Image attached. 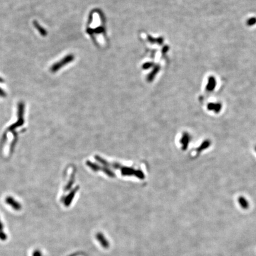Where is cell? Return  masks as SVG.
<instances>
[{
  "mask_svg": "<svg viewBox=\"0 0 256 256\" xmlns=\"http://www.w3.org/2000/svg\"><path fill=\"white\" fill-rule=\"evenodd\" d=\"M6 96V93L0 87V97H5Z\"/></svg>",
  "mask_w": 256,
  "mask_h": 256,
  "instance_id": "cell-8",
  "label": "cell"
},
{
  "mask_svg": "<svg viewBox=\"0 0 256 256\" xmlns=\"http://www.w3.org/2000/svg\"><path fill=\"white\" fill-rule=\"evenodd\" d=\"M7 238V236L6 233H4L3 231H0V240L2 241H5Z\"/></svg>",
  "mask_w": 256,
  "mask_h": 256,
  "instance_id": "cell-6",
  "label": "cell"
},
{
  "mask_svg": "<svg viewBox=\"0 0 256 256\" xmlns=\"http://www.w3.org/2000/svg\"><path fill=\"white\" fill-rule=\"evenodd\" d=\"M35 27L36 28V30L39 32V34L42 36H46L48 35V32L44 27L40 25V24L37 21H34L33 22Z\"/></svg>",
  "mask_w": 256,
  "mask_h": 256,
  "instance_id": "cell-3",
  "label": "cell"
},
{
  "mask_svg": "<svg viewBox=\"0 0 256 256\" xmlns=\"http://www.w3.org/2000/svg\"><path fill=\"white\" fill-rule=\"evenodd\" d=\"M73 59H74V56L72 55H69L65 56L62 60L55 63L53 65H52V67L50 68V72L52 73L56 72L61 68H62L64 65L71 62L73 60Z\"/></svg>",
  "mask_w": 256,
  "mask_h": 256,
  "instance_id": "cell-1",
  "label": "cell"
},
{
  "mask_svg": "<svg viewBox=\"0 0 256 256\" xmlns=\"http://www.w3.org/2000/svg\"><path fill=\"white\" fill-rule=\"evenodd\" d=\"M4 82V79H3V78H1V77H0V82H1V83H3V82Z\"/></svg>",
  "mask_w": 256,
  "mask_h": 256,
  "instance_id": "cell-10",
  "label": "cell"
},
{
  "mask_svg": "<svg viewBox=\"0 0 256 256\" xmlns=\"http://www.w3.org/2000/svg\"><path fill=\"white\" fill-rule=\"evenodd\" d=\"M97 238L98 240L99 241V242L101 243V244L103 246V247H105V248L108 247V243L101 234H98L97 235Z\"/></svg>",
  "mask_w": 256,
  "mask_h": 256,
  "instance_id": "cell-4",
  "label": "cell"
},
{
  "mask_svg": "<svg viewBox=\"0 0 256 256\" xmlns=\"http://www.w3.org/2000/svg\"><path fill=\"white\" fill-rule=\"evenodd\" d=\"M6 201L8 205H10L16 211H19L21 208V205L19 203H18L17 201H16L14 199L11 197H7Z\"/></svg>",
  "mask_w": 256,
  "mask_h": 256,
  "instance_id": "cell-2",
  "label": "cell"
},
{
  "mask_svg": "<svg viewBox=\"0 0 256 256\" xmlns=\"http://www.w3.org/2000/svg\"><path fill=\"white\" fill-rule=\"evenodd\" d=\"M33 256H42V253L39 250H36L33 252Z\"/></svg>",
  "mask_w": 256,
  "mask_h": 256,
  "instance_id": "cell-7",
  "label": "cell"
},
{
  "mask_svg": "<svg viewBox=\"0 0 256 256\" xmlns=\"http://www.w3.org/2000/svg\"><path fill=\"white\" fill-rule=\"evenodd\" d=\"M239 202L240 205L241 206L242 208H243L244 209H247L248 207V204L247 203V202L245 200V199H244L243 197H241L239 199Z\"/></svg>",
  "mask_w": 256,
  "mask_h": 256,
  "instance_id": "cell-5",
  "label": "cell"
},
{
  "mask_svg": "<svg viewBox=\"0 0 256 256\" xmlns=\"http://www.w3.org/2000/svg\"><path fill=\"white\" fill-rule=\"evenodd\" d=\"M3 225L1 221H0V231H3Z\"/></svg>",
  "mask_w": 256,
  "mask_h": 256,
  "instance_id": "cell-9",
  "label": "cell"
}]
</instances>
